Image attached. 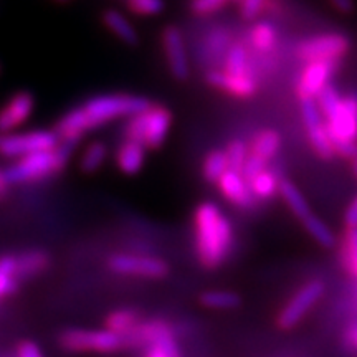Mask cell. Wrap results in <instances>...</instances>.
Masks as SVG:
<instances>
[{"mask_svg": "<svg viewBox=\"0 0 357 357\" xmlns=\"http://www.w3.org/2000/svg\"><path fill=\"white\" fill-rule=\"evenodd\" d=\"M248 42L260 53H268L276 47L278 42V30L268 20H258L252 25L248 32Z\"/></svg>", "mask_w": 357, "mask_h": 357, "instance_id": "obj_20", "label": "cell"}, {"mask_svg": "<svg viewBox=\"0 0 357 357\" xmlns=\"http://www.w3.org/2000/svg\"><path fill=\"white\" fill-rule=\"evenodd\" d=\"M78 142L60 141L55 149L42 151L25 158L17 159L10 167H7V176L13 184H25V182H35L53 174L61 172L73 154L75 146Z\"/></svg>", "mask_w": 357, "mask_h": 357, "instance_id": "obj_4", "label": "cell"}, {"mask_svg": "<svg viewBox=\"0 0 357 357\" xmlns=\"http://www.w3.org/2000/svg\"><path fill=\"white\" fill-rule=\"evenodd\" d=\"M108 265L118 275L142 276V278H164L169 271L167 263L160 258L128 255V253L111 257Z\"/></svg>", "mask_w": 357, "mask_h": 357, "instance_id": "obj_12", "label": "cell"}, {"mask_svg": "<svg viewBox=\"0 0 357 357\" xmlns=\"http://www.w3.org/2000/svg\"><path fill=\"white\" fill-rule=\"evenodd\" d=\"M10 185H12V182L7 176V171L6 169L0 167V200H3L7 197L8 190H10Z\"/></svg>", "mask_w": 357, "mask_h": 357, "instance_id": "obj_38", "label": "cell"}, {"mask_svg": "<svg viewBox=\"0 0 357 357\" xmlns=\"http://www.w3.org/2000/svg\"><path fill=\"white\" fill-rule=\"evenodd\" d=\"M223 70L231 71V73H250V58L245 45L234 43L227 50Z\"/></svg>", "mask_w": 357, "mask_h": 357, "instance_id": "obj_28", "label": "cell"}, {"mask_svg": "<svg viewBox=\"0 0 357 357\" xmlns=\"http://www.w3.org/2000/svg\"><path fill=\"white\" fill-rule=\"evenodd\" d=\"M342 252H344L342 253V258H344L347 271L357 280V225L347 229Z\"/></svg>", "mask_w": 357, "mask_h": 357, "instance_id": "obj_31", "label": "cell"}, {"mask_svg": "<svg viewBox=\"0 0 357 357\" xmlns=\"http://www.w3.org/2000/svg\"><path fill=\"white\" fill-rule=\"evenodd\" d=\"M137 326H139L137 312L131 310H116L106 318V328L123 336H129Z\"/></svg>", "mask_w": 357, "mask_h": 357, "instance_id": "obj_26", "label": "cell"}, {"mask_svg": "<svg viewBox=\"0 0 357 357\" xmlns=\"http://www.w3.org/2000/svg\"><path fill=\"white\" fill-rule=\"evenodd\" d=\"M268 3H270V0H240V17L247 22H255L266 10Z\"/></svg>", "mask_w": 357, "mask_h": 357, "instance_id": "obj_34", "label": "cell"}, {"mask_svg": "<svg viewBox=\"0 0 357 357\" xmlns=\"http://www.w3.org/2000/svg\"><path fill=\"white\" fill-rule=\"evenodd\" d=\"M316 101L336 154L357 160V95L342 98L337 89L329 84Z\"/></svg>", "mask_w": 357, "mask_h": 357, "instance_id": "obj_3", "label": "cell"}, {"mask_svg": "<svg viewBox=\"0 0 357 357\" xmlns=\"http://www.w3.org/2000/svg\"><path fill=\"white\" fill-rule=\"evenodd\" d=\"M101 22L119 42L126 43L129 47H136L139 43V33H137L136 26L118 8H106V10H102Z\"/></svg>", "mask_w": 357, "mask_h": 357, "instance_id": "obj_18", "label": "cell"}, {"mask_svg": "<svg viewBox=\"0 0 357 357\" xmlns=\"http://www.w3.org/2000/svg\"><path fill=\"white\" fill-rule=\"evenodd\" d=\"M238 3L240 0H190V10L195 15H211L222 10L229 3Z\"/></svg>", "mask_w": 357, "mask_h": 357, "instance_id": "obj_33", "label": "cell"}, {"mask_svg": "<svg viewBox=\"0 0 357 357\" xmlns=\"http://www.w3.org/2000/svg\"><path fill=\"white\" fill-rule=\"evenodd\" d=\"M217 187L223 197L229 200L230 204L236 205V207L248 208L252 207L253 200H255V195H253L248 178L240 171L229 169L217 181Z\"/></svg>", "mask_w": 357, "mask_h": 357, "instance_id": "obj_16", "label": "cell"}, {"mask_svg": "<svg viewBox=\"0 0 357 357\" xmlns=\"http://www.w3.org/2000/svg\"><path fill=\"white\" fill-rule=\"evenodd\" d=\"M17 357H43V354L33 342H22L17 349Z\"/></svg>", "mask_w": 357, "mask_h": 357, "instance_id": "obj_36", "label": "cell"}, {"mask_svg": "<svg viewBox=\"0 0 357 357\" xmlns=\"http://www.w3.org/2000/svg\"><path fill=\"white\" fill-rule=\"evenodd\" d=\"M346 223H347V227H356L357 225V199L349 205V208H347Z\"/></svg>", "mask_w": 357, "mask_h": 357, "instance_id": "obj_39", "label": "cell"}, {"mask_svg": "<svg viewBox=\"0 0 357 357\" xmlns=\"http://www.w3.org/2000/svg\"><path fill=\"white\" fill-rule=\"evenodd\" d=\"M15 289H17V278H15V276L3 273V271L0 270V300L8 296V294L15 293Z\"/></svg>", "mask_w": 357, "mask_h": 357, "instance_id": "obj_35", "label": "cell"}, {"mask_svg": "<svg viewBox=\"0 0 357 357\" xmlns=\"http://www.w3.org/2000/svg\"><path fill=\"white\" fill-rule=\"evenodd\" d=\"M63 349L71 352H114L129 344L128 336L105 329H70L60 337Z\"/></svg>", "mask_w": 357, "mask_h": 357, "instance_id": "obj_6", "label": "cell"}, {"mask_svg": "<svg viewBox=\"0 0 357 357\" xmlns=\"http://www.w3.org/2000/svg\"><path fill=\"white\" fill-rule=\"evenodd\" d=\"M172 121L171 109L162 105H151L141 113L128 118L124 137L139 142L146 149H159L167 139Z\"/></svg>", "mask_w": 357, "mask_h": 357, "instance_id": "obj_5", "label": "cell"}, {"mask_svg": "<svg viewBox=\"0 0 357 357\" xmlns=\"http://www.w3.org/2000/svg\"><path fill=\"white\" fill-rule=\"evenodd\" d=\"M55 2H58V3H68L70 0H55Z\"/></svg>", "mask_w": 357, "mask_h": 357, "instance_id": "obj_42", "label": "cell"}, {"mask_svg": "<svg viewBox=\"0 0 357 357\" xmlns=\"http://www.w3.org/2000/svg\"><path fill=\"white\" fill-rule=\"evenodd\" d=\"M225 153H227V158H229L230 169L242 172L250 154V147L247 142H243L242 139H234L229 146H227Z\"/></svg>", "mask_w": 357, "mask_h": 357, "instance_id": "obj_32", "label": "cell"}, {"mask_svg": "<svg viewBox=\"0 0 357 357\" xmlns=\"http://www.w3.org/2000/svg\"><path fill=\"white\" fill-rule=\"evenodd\" d=\"M48 255L40 252V250H32V252L22 253L17 257V278H30L42 273L45 268L48 266Z\"/></svg>", "mask_w": 357, "mask_h": 357, "instance_id": "obj_22", "label": "cell"}, {"mask_svg": "<svg viewBox=\"0 0 357 357\" xmlns=\"http://www.w3.org/2000/svg\"><path fill=\"white\" fill-rule=\"evenodd\" d=\"M195 252L204 268H218L230 255L234 229L229 217L213 202H204L194 213Z\"/></svg>", "mask_w": 357, "mask_h": 357, "instance_id": "obj_2", "label": "cell"}, {"mask_svg": "<svg viewBox=\"0 0 357 357\" xmlns=\"http://www.w3.org/2000/svg\"><path fill=\"white\" fill-rule=\"evenodd\" d=\"M339 61L316 60L306 61L296 83V95L301 100H318V96L329 86V79L336 73Z\"/></svg>", "mask_w": 357, "mask_h": 357, "instance_id": "obj_11", "label": "cell"}, {"mask_svg": "<svg viewBox=\"0 0 357 357\" xmlns=\"http://www.w3.org/2000/svg\"><path fill=\"white\" fill-rule=\"evenodd\" d=\"M301 223L307 230V234H310L319 245H323V247L329 248L336 243V236H334L333 230L329 229L319 217H316L314 213H310V215L303 218Z\"/></svg>", "mask_w": 357, "mask_h": 357, "instance_id": "obj_27", "label": "cell"}, {"mask_svg": "<svg viewBox=\"0 0 357 357\" xmlns=\"http://www.w3.org/2000/svg\"><path fill=\"white\" fill-rule=\"evenodd\" d=\"M126 8L137 17H155L164 12V0H121Z\"/></svg>", "mask_w": 357, "mask_h": 357, "instance_id": "obj_30", "label": "cell"}, {"mask_svg": "<svg viewBox=\"0 0 357 357\" xmlns=\"http://www.w3.org/2000/svg\"><path fill=\"white\" fill-rule=\"evenodd\" d=\"M324 294V283L319 280H312L305 287L298 289L296 294L287 303L278 316V324L283 329H291L310 312L312 306L321 300Z\"/></svg>", "mask_w": 357, "mask_h": 357, "instance_id": "obj_10", "label": "cell"}, {"mask_svg": "<svg viewBox=\"0 0 357 357\" xmlns=\"http://www.w3.org/2000/svg\"><path fill=\"white\" fill-rule=\"evenodd\" d=\"M351 50V40L342 33H323L298 45L296 55L303 61L331 60L339 61Z\"/></svg>", "mask_w": 357, "mask_h": 357, "instance_id": "obj_8", "label": "cell"}, {"mask_svg": "<svg viewBox=\"0 0 357 357\" xmlns=\"http://www.w3.org/2000/svg\"><path fill=\"white\" fill-rule=\"evenodd\" d=\"M146 155L147 149L139 142L124 139L116 149L114 154V162L116 167L119 169L126 176H136L137 172H141V169L146 164Z\"/></svg>", "mask_w": 357, "mask_h": 357, "instance_id": "obj_17", "label": "cell"}, {"mask_svg": "<svg viewBox=\"0 0 357 357\" xmlns=\"http://www.w3.org/2000/svg\"><path fill=\"white\" fill-rule=\"evenodd\" d=\"M60 144L55 131L35 129L29 132L0 134V155L7 159H20L25 155L50 151Z\"/></svg>", "mask_w": 357, "mask_h": 357, "instance_id": "obj_7", "label": "cell"}, {"mask_svg": "<svg viewBox=\"0 0 357 357\" xmlns=\"http://www.w3.org/2000/svg\"><path fill=\"white\" fill-rule=\"evenodd\" d=\"M306 131H307V139H310V144L316 154L319 155L321 159L329 160L333 155H336V149H334L333 139L329 136L328 128H326L324 118L316 119V121L306 123Z\"/></svg>", "mask_w": 357, "mask_h": 357, "instance_id": "obj_19", "label": "cell"}, {"mask_svg": "<svg viewBox=\"0 0 357 357\" xmlns=\"http://www.w3.org/2000/svg\"><path fill=\"white\" fill-rule=\"evenodd\" d=\"M230 169L229 158L227 153L222 149H213L205 155L204 164H202V176L205 181L208 182H217L223 174Z\"/></svg>", "mask_w": 357, "mask_h": 357, "instance_id": "obj_25", "label": "cell"}, {"mask_svg": "<svg viewBox=\"0 0 357 357\" xmlns=\"http://www.w3.org/2000/svg\"><path fill=\"white\" fill-rule=\"evenodd\" d=\"M346 342L357 349V324L352 326V328H349V331L346 333Z\"/></svg>", "mask_w": 357, "mask_h": 357, "instance_id": "obj_40", "label": "cell"}, {"mask_svg": "<svg viewBox=\"0 0 357 357\" xmlns=\"http://www.w3.org/2000/svg\"><path fill=\"white\" fill-rule=\"evenodd\" d=\"M146 357H171V356H169L166 351L160 349V347H158V346H149L147 347Z\"/></svg>", "mask_w": 357, "mask_h": 357, "instance_id": "obj_41", "label": "cell"}, {"mask_svg": "<svg viewBox=\"0 0 357 357\" xmlns=\"http://www.w3.org/2000/svg\"><path fill=\"white\" fill-rule=\"evenodd\" d=\"M0 73H2V63H0Z\"/></svg>", "mask_w": 357, "mask_h": 357, "instance_id": "obj_44", "label": "cell"}, {"mask_svg": "<svg viewBox=\"0 0 357 357\" xmlns=\"http://www.w3.org/2000/svg\"><path fill=\"white\" fill-rule=\"evenodd\" d=\"M108 159V146L102 141H93L84 147L82 158H79V167L83 172L93 174L105 166Z\"/></svg>", "mask_w": 357, "mask_h": 357, "instance_id": "obj_23", "label": "cell"}, {"mask_svg": "<svg viewBox=\"0 0 357 357\" xmlns=\"http://www.w3.org/2000/svg\"><path fill=\"white\" fill-rule=\"evenodd\" d=\"M37 100L29 89L15 91L0 106V134H10L32 118Z\"/></svg>", "mask_w": 357, "mask_h": 357, "instance_id": "obj_14", "label": "cell"}, {"mask_svg": "<svg viewBox=\"0 0 357 357\" xmlns=\"http://www.w3.org/2000/svg\"><path fill=\"white\" fill-rule=\"evenodd\" d=\"M205 79L212 88L236 100H250L258 93V82L252 73H231L222 68L208 71Z\"/></svg>", "mask_w": 357, "mask_h": 357, "instance_id": "obj_15", "label": "cell"}, {"mask_svg": "<svg viewBox=\"0 0 357 357\" xmlns=\"http://www.w3.org/2000/svg\"><path fill=\"white\" fill-rule=\"evenodd\" d=\"M354 171H356V174H357V160H356V166H354Z\"/></svg>", "mask_w": 357, "mask_h": 357, "instance_id": "obj_43", "label": "cell"}, {"mask_svg": "<svg viewBox=\"0 0 357 357\" xmlns=\"http://www.w3.org/2000/svg\"><path fill=\"white\" fill-rule=\"evenodd\" d=\"M160 43H162V52L169 73L177 82H185L190 75V63L184 33L181 32L178 26L167 25L160 33Z\"/></svg>", "mask_w": 357, "mask_h": 357, "instance_id": "obj_9", "label": "cell"}, {"mask_svg": "<svg viewBox=\"0 0 357 357\" xmlns=\"http://www.w3.org/2000/svg\"><path fill=\"white\" fill-rule=\"evenodd\" d=\"M329 2H331V6L336 8L337 12L344 13V15H349V13L354 12L356 8L354 0H329Z\"/></svg>", "mask_w": 357, "mask_h": 357, "instance_id": "obj_37", "label": "cell"}, {"mask_svg": "<svg viewBox=\"0 0 357 357\" xmlns=\"http://www.w3.org/2000/svg\"><path fill=\"white\" fill-rule=\"evenodd\" d=\"M280 195H281V199L284 200V204L289 207V211H291L294 215L300 218V220H303V218L310 215V213H312L310 205H307V202H306V199L303 197L300 189H298L293 182L281 181Z\"/></svg>", "mask_w": 357, "mask_h": 357, "instance_id": "obj_24", "label": "cell"}, {"mask_svg": "<svg viewBox=\"0 0 357 357\" xmlns=\"http://www.w3.org/2000/svg\"><path fill=\"white\" fill-rule=\"evenodd\" d=\"M280 146L281 137L273 129H265V131L255 134V137H253L248 146L250 154L243 166V176L250 181L258 172H261L263 169H266L270 160L278 154Z\"/></svg>", "mask_w": 357, "mask_h": 357, "instance_id": "obj_13", "label": "cell"}, {"mask_svg": "<svg viewBox=\"0 0 357 357\" xmlns=\"http://www.w3.org/2000/svg\"><path fill=\"white\" fill-rule=\"evenodd\" d=\"M250 187H252L253 195L255 199L260 200H270L273 199L276 194H280V185L281 181L278 176L270 169H263L261 172H258L257 176H253L250 178Z\"/></svg>", "mask_w": 357, "mask_h": 357, "instance_id": "obj_21", "label": "cell"}, {"mask_svg": "<svg viewBox=\"0 0 357 357\" xmlns=\"http://www.w3.org/2000/svg\"><path fill=\"white\" fill-rule=\"evenodd\" d=\"M153 105L147 98L128 93H108L89 98L78 108L70 109L58 119L53 131L60 141L78 142L89 131L105 124L141 113Z\"/></svg>", "mask_w": 357, "mask_h": 357, "instance_id": "obj_1", "label": "cell"}, {"mask_svg": "<svg viewBox=\"0 0 357 357\" xmlns=\"http://www.w3.org/2000/svg\"><path fill=\"white\" fill-rule=\"evenodd\" d=\"M238 303L240 298L234 291H225V289H212V291L202 294V305L211 307V310H234L238 306Z\"/></svg>", "mask_w": 357, "mask_h": 357, "instance_id": "obj_29", "label": "cell"}]
</instances>
